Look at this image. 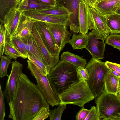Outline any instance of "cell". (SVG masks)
<instances>
[{"instance_id":"obj_37","label":"cell","mask_w":120,"mask_h":120,"mask_svg":"<svg viewBox=\"0 0 120 120\" xmlns=\"http://www.w3.org/2000/svg\"><path fill=\"white\" fill-rule=\"evenodd\" d=\"M84 120H100L97 115V109L96 106H93L91 107Z\"/></svg>"},{"instance_id":"obj_21","label":"cell","mask_w":120,"mask_h":120,"mask_svg":"<svg viewBox=\"0 0 120 120\" xmlns=\"http://www.w3.org/2000/svg\"><path fill=\"white\" fill-rule=\"evenodd\" d=\"M119 79L113 75L110 70L109 71L105 78V92L116 95L118 91Z\"/></svg>"},{"instance_id":"obj_42","label":"cell","mask_w":120,"mask_h":120,"mask_svg":"<svg viewBox=\"0 0 120 120\" xmlns=\"http://www.w3.org/2000/svg\"><path fill=\"white\" fill-rule=\"evenodd\" d=\"M110 70L111 73L114 75L119 78L120 77V73L112 69H111Z\"/></svg>"},{"instance_id":"obj_13","label":"cell","mask_w":120,"mask_h":120,"mask_svg":"<svg viewBox=\"0 0 120 120\" xmlns=\"http://www.w3.org/2000/svg\"><path fill=\"white\" fill-rule=\"evenodd\" d=\"M22 15L36 21H40L52 24L69 26L68 16L55 15L45 14L34 11L22 12Z\"/></svg>"},{"instance_id":"obj_40","label":"cell","mask_w":120,"mask_h":120,"mask_svg":"<svg viewBox=\"0 0 120 120\" xmlns=\"http://www.w3.org/2000/svg\"><path fill=\"white\" fill-rule=\"evenodd\" d=\"M41 3L46 5L53 7L55 6L56 4V0H38Z\"/></svg>"},{"instance_id":"obj_2","label":"cell","mask_w":120,"mask_h":120,"mask_svg":"<svg viewBox=\"0 0 120 120\" xmlns=\"http://www.w3.org/2000/svg\"><path fill=\"white\" fill-rule=\"evenodd\" d=\"M77 68L69 62L60 60L50 70L47 77L53 91L58 96L80 80Z\"/></svg>"},{"instance_id":"obj_49","label":"cell","mask_w":120,"mask_h":120,"mask_svg":"<svg viewBox=\"0 0 120 120\" xmlns=\"http://www.w3.org/2000/svg\"></svg>"},{"instance_id":"obj_1","label":"cell","mask_w":120,"mask_h":120,"mask_svg":"<svg viewBox=\"0 0 120 120\" xmlns=\"http://www.w3.org/2000/svg\"><path fill=\"white\" fill-rule=\"evenodd\" d=\"M9 118L13 120H31L39 110L49 104L37 85L23 73L18 78L14 98L8 103Z\"/></svg>"},{"instance_id":"obj_45","label":"cell","mask_w":120,"mask_h":120,"mask_svg":"<svg viewBox=\"0 0 120 120\" xmlns=\"http://www.w3.org/2000/svg\"><path fill=\"white\" fill-rule=\"evenodd\" d=\"M120 89V77L119 79V82L118 85V90Z\"/></svg>"},{"instance_id":"obj_27","label":"cell","mask_w":120,"mask_h":120,"mask_svg":"<svg viewBox=\"0 0 120 120\" xmlns=\"http://www.w3.org/2000/svg\"><path fill=\"white\" fill-rule=\"evenodd\" d=\"M36 11L45 14L55 15L68 16L69 17L71 14V12L67 9L57 4L52 8Z\"/></svg>"},{"instance_id":"obj_20","label":"cell","mask_w":120,"mask_h":120,"mask_svg":"<svg viewBox=\"0 0 120 120\" xmlns=\"http://www.w3.org/2000/svg\"><path fill=\"white\" fill-rule=\"evenodd\" d=\"M54 7L44 4L38 0H21L19 3L17 8L22 12L27 11L47 9Z\"/></svg>"},{"instance_id":"obj_29","label":"cell","mask_w":120,"mask_h":120,"mask_svg":"<svg viewBox=\"0 0 120 120\" xmlns=\"http://www.w3.org/2000/svg\"><path fill=\"white\" fill-rule=\"evenodd\" d=\"M28 53L27 58L31 61L43 74L47 75L51 70L46 65L30 53Z\"/></svg>"},{"instance_id":"obj_46","label":"cell","mask_w":120,"mask_h":120,"mask_svg":"<svg viewBox=\"0 0 120 120\" xmlns=\"http://www.w3.org/2000/svg\"><path fill=\"white\" fill-rule=\"evenodd\" d=\"M97 0L95 2V3L96 2H98V1H101V0Z\"/></svg>"},{"instance_id":"obj_36","label":"cell","mask_w":120,"mask_h":120,"mask_svg":"<svg viewBox=\"0 0 120 120\" xmlns=\"http://www.w3.org/2000/svg\"><path fill=\"white\" fill-rule=\"evenodd\" d=\"M77 76L79 80H87L89 78V74L86 68L81 66L77 67L76 68Z\"/></svg>"},{"instance_id":"obj_12","label":"cell","mask_w":120,"mask_h":120,"mask_svg":"<svg viewBox=\"0 0 120 120\" xmlns=\"http://www.w3.org/2000/svg\"><path fill=\"white\" fill-rule=\"evenodd\" d=\"M56 4L67 9L71 13L68 21L70 30L75 33L79 32L78 17L79 0H56Z\"/></svg>"},{"instance_id":"obj_16","label":"cell","mask_w":120,"mask_h":120,"mask_svg":"<svg viewBox=\"0 0 120 120\" xmlns=\"http://www.w3.org/2000/svg\"><path fill=\"white\" fill-rule=\"evenodd\" d=\"M35 23L45 44L53 55L59 56L61 51L56 44L44 22L36 21Z\"/></svg>"},{"instance_id":"obj_3","label":"cell","mask_w":120,"mask_h":120,"mask_svg":"<svg viewBox=\"0 0 120 120\" xmlns=\"http://www.w3.org/2000/svg\"><path fill=\"white\" fill-rule=\"evenodd\" d=\"M85 68L89 74L86 81L95 98L105 92L104 79L110 70L105 62L92 57L86 64Z\"/></svg>"},{"instance_id":"obj_7","label":"cell","mask_w":120,"mask_h":120,"mask_svg":"<svg viewBox=\"0 0 120 120\" xmlns=\"http://www.w3.org/2000/svg\"><path fill=\"white\" fill-rule=\"evenodd\" d=\"M11 64V71L8 77L5 89L3 92L4 96L8 103L14 98L18 78L23 73L22 64L17 61H13Z\"/></svg>"},{"instance_id":"obj_23","label":"cell","mask_w":120,"mask_h":120,"mask_svg":"<svg viewBox=\"0 0 120 120\" xmlns=\"http://www.w3.org/2000/svg\"><path fill=\"white\" fill-rule=\"evenodd\" d=\"M88 40V34H73L69 42L74 50L85 48Z\"/></svg>"},{"instance_id":"obj_31","label":"cell","mask_w":120,"mask_h":120,"mask_svg":"<svg viewBox=\"0 0 120 120\" xmlns=\"http://www.w3.org/2000/svg\"><path fill=\"white\" fill-rule=\"evenodd\" d=\"M67 105L60 104L57 108L49 111L50 120H60L63 112L66 108Z\"/></svg>"},{"instance_id":"obj_22","label":"cell","mask_w":120,"mask_h":120,"mask_svg":"<svg viewBox=\"0 0 120 120\" xmlns=\"http://www.w3.org/2000/svg\"><path fill=\"white\" fill-rule=\"evenodd\" d=\"M60 59L61 60L69 62L77 67L80 66L85 68L87 62L86 59L68 52H63Z\"/></svg>"},{"instance_id":"obj_48","label":"cell","mask_w":120,"mask_h":120,"mask_svg":"<svg viewBox=\"0 0 120 120\" xmlns=\"http://www.w3.org/2000/svg\"><path fill=\"white\" fill-rule=\"evenodd\" d=\"M95 1V2L97 0H94Z\"/></svg>"},{"instance_id":"obj_10","label":"cell","mask_w":120,"mask_h":120,"mask_svg":"<svg viewBox=\"0 0 120 120\" xmlns=\"http://www.w3.org/2000/svg\"><path fill=\"white\" fill-rule=\"evenodd\" d=\"M22 16V12L17 7L11 9L5 15L1 23L6 30V38H9L15 35Z\"/></svg>"},{"instance_id":"obj_28","label":"cell","mask_w":120,"mask_h":120,"mask_svg":"<svg viewBox=\"0 0 120 120\" xmlns=\"http://www.w3.org/2000/svg\"><path fill=\"white\" fill-rule=\"evenodd\" d=\"M8 38L15 47L24 56L25 59L27 58L28 53L22 39L15 36Z\"/></svg>"},{"instance_id":"obj_11","label":"cell","mask_w":120,"mask_h":120,"mask_svg":"<svg viewBox=\"0 0 120 120\" xmlns=\"http://www.w3.org/2000/svg\"><path fill=\"white\" fill-rule=\"evenodd\" d=\"M78 17L80 33L86 34L89 30L93 29L91 7L84 0H79Z\"/></svg>"},{"instance_id":"obj_24","label":"cell","mask_w":120,"mask_h":120,"mask_svg":"<svg viewBox=\"0 0 120 120\" xmlns=\"http://www.w3.org/2000/svg\"><path fill=\"white\" fill-rule=\"evenodd\" d=\"M106 16L107 25L110 33L120 34V15L114 13Z\"/></svg>"},{"instance_id":"obj_33","label":"cell","mask_w":120,"mask_h":120,"mask_svg":"<svg viewBox=\"0 0 120 120\" xmlns=\"http://www.w3.org/2000/svg\"><path fill=\"white\" fill-rule=\"evenodd\" d=\"M6 31L3 24L1 23L0 28V57L3 56L6 41Z\"/></svg>"},{"instance_id":"obj_47","label":"cell","mask_w":120,"mask_h":120,"mask_svg":"<svg viewBox=\"0 0 120 120\" xmlns=\"http://www.w3.org/2000/svg\"><path fill=\"white\" fill-rule=\"evenodd\" d=\"M118 92H119L120 93V89H119L118 90Z\"/></svg>"},{"instance_id":"obj_19","label":"cell","mask_w":120,"mask_h":120,"mask_svg":"<svg viewBox=\"0 0 120 120\" xmlns=\"http://www.w3.org/2000/svg\"><path fill=\"white\" fill-rule=\"evenodd\" d=\"M35 20L22 16L15 35L21 38H26L31 35Z\"/></svg>"},{"instance_id":"obj_8","label":"cell","mask_w":120,"mask_h":120,"mask_svg":"<svg viewBox=\"0 0 120 120\" xmlns=\"http://www.w3.org/2000/svg\"><path fill=\"white\" fill-rule=\"evenodd\" d=\"M44 22L56 44L61 51L71 39V34L68 30V26Z\"/></svg>"},{"instance_id":"obj_14","label":"cell","mask_w":120,"mask_h":120,"mask_svg":"<svg viewBox=\"0 0 120 120\" xmlns=\"http://www.w3.org/2000/svg\"><path fill=\"white\" fill-rule=\"evenodd\" d=\"M35 22L32 35L38 45L48 66L51 70L59 62V56L54 55L49 51L44 43Z\"/></svg>"},{"instance_id":"obj_25","label":"cell","mask_w":120,"mask_h":120,"mask_svg":"<svg viewBox=\"0 0 120 120\" xmlns=\"http://www.w3.org/2000/svg\"><path fill=\"white\" fill-rule=\"evenodd\" d=\"M21 0H0V20L1 23L5 15L11 9L16 8Z\"/></svg>"},{"instance_id":"obj_44","label":"cell","mask_w":120,"mask_h":120,"mask_svg":"<svg viewBox=\"0 0 120 120\" xmlns=\"http://www.w3.org/2000/svg\"><path fill=\"white\" fill-rule=\"evenodd\" d=\"M116 96L120 101V93L118 92Z\"/></svg>"},{"instance_id":"obj_15","label":"cell","mask_w":120,"mask_h":120,"mask_svg":"<svg viewBox=\"0 0 120 120\" xmlns=\"http://www.w3.org/2000/svg\"><path fill=\"white\" fill-rule=\"evenodd\" d=\"M92 30L88 34V40L85 49L92 57L99 59L104 58L105 45L104 41H99Z\"/></svg>"},{"instance_id":"obj_39","label":"cell","mask_w":120,"mask_h":120,"mask_svg":"<svg viewBox=\"0 0 120 120\" xmlns=\"http://www.w3.org/2000/svg\"><path fill=\"white\" fill-rule=\"evenodd\" d=\"M105 63L110 70H115L120 73V64L108 61H106Z\"/></svg>"},{"instance_id":"obj_41","label":"cell","mask_w":120,"mask_h":120,"mask_svg":"<svg viewBox=\"0 0 120 120\" xmlns=\"http://www.w3.org/2000/svg\"><path fill=\"white\" fill-rule=\"evenodd\" d=\"M91 8H93L95 3L94 0H84Z\"/></svg>"},{"instance_id":"obj_9","label":"cell","mask_w":120,"mask_h":120,"mask_svg":"<svg viewBox=\"0 0 120 120\" xmlns=\"http://www.w3.org/2000/svg\"><path fill=\"white\" fill-rule=\"evenodd\" d=\"M91 10L94 25L92 30L95 34L97 38L104 41L110 33L107 24L106 16L93 8H91Z\"/></svg>"},{"instance_id":"obj_17","label":"cell","mask_w":120,"mask_h":120,"mask_svg":"<svg viewBox=\"0 0 120 120\" xmlns=\"http://www.w3.org/2000/svg\"><path fill=\"white\" fill-rule=\"evenodd\" d=\"M120 6V0H104L96 2L93 8L106 16L115 13Z\"/></svg>"},{"instance_id":"obj_34","label":"cell","mask_w":120,"mask_h":120,"mask_svg":"<svg viewBox=\"0 0 120 120\" xmlns=\"http://www.w3.org/2000/svg\"><path fill=\"white\" fill-rule=\"evenodd\" d=\"M49 109L45 107L41 108L31 120H43L49 116Z\"/></svg>"},{"instance_id":"obj_35","label":"cell","mask_w":120,"mask_h":120,"mask_svg":"<svg viewBox=\"0 0 120 120\" xmlns=\"http://www.w3.org/2000/svg\"><path fill=\"white\" fill-rule=\"evenodd\" d=\"M4 97L2 91V87L0 84V120H4L5 116V108Z\"/></svg>"},{"instance_id":"obj_38","label":"cell","mask_w":120,"mask_h":120,"mask_svg":"<svg viewBox=\"0 0 120 120\" xmlns=\"http://www.w3.org/2000/svg\"><path fill=\"white\" fill-rule=\"evenodd\" d=\"M90 111L89 110L85 108L84 106L78 112L75 116L76 120H84Z\"/></svg>"},{"instance_id":"obj_5","label":"cell","mask_w":120,"mask_h":120,"mask_svg":"<svg viewBox=\"0 0 120 120\" xmlns=\"http://www.w3.org/2000/svg\"><path fill=\"white\" fill-rule=\"evenodd\" d=\"M95 102L100 120H120V101L116 95L105 92Z\"/></svg>"},{"instance_id":"obj_6","label":"cell","mask_w":120,"mask_h":120,"mask_svg":"<svg viewBox=\"0 0 120 120\" xmlns=\"http://www.w3.org/2000/svg\"><path fill=\"white\" fill-rule=\"evenodd\" d=\"M27 62V68L30 71L31 75L35 78L38 87L48 103L52 107L59 105L60 100L52 89L47 75L42 74L31 61L28 59Z\"/></svg>"},{"instance_id":"obj_32","label":"cell","mask_w":120,"mask_h":120,"mask_svg":"<svg viewBox=\"0 0 120 120\" xmlns=\"http://www.w3.org/2000/svg\"><path fill=\"white\" fill-rule=\"evenodd\" d=\"M106 44L120 51V34H111L105 39Z\"/></svg>"},{"instance_id":"obj_30","label":"cell","mask_w":120,"mask_h":120,"mask_svg":"<svg viewBox=\"0 0 120 120\" xmlns=\"http://www.w3.org/2000/svg\"><path fill=\"white\" fill-rule=\"evenodd\" d=\"M0 77L2 78L9 76L7 70L9 65L12 63L11 59L7 56H2L0 57Z\"/></svg>"},{"instance_id":"obj_26","label":"cell","mask_w":120,"mask_h":120,"mask_svg":"<svg viewBox=\"0 0 120 120\" xmlns=\"http://www.w3.org/2000/svg\"><path fill=\"white\" fill-rule=\"evenodd\" d=\"M4 53L11 59L20 57L25 59L24 56L15 47L9 38H6Z\"/></svg>"},{"instance_id":"obj_43","label":"cell","mask_w":120,"mask_h":120,"mask_svg":"<svg viewBox=\"0 0 120 120\" xmlns=\"http://www.w3.org/2000/svg\"><path fill=\"white\" fill-rule=\"evenodd\" d=\"M115 13L120 15V6L116 10Z\"/></svg>"},{"instance_id":"obj_18","label":"cell","mask_w":120,"mask_h":120,"mask_svg":"<svg viewBox=\"0 0 120 120\" xmlns=\"http://www.w3.org/2000/svg\"><path fill=\"white\" fill-rule=\"evenodd\" d=\"M22 39L25 44L26 49L28 53L31 54L48 66L38 45L32 35L22 38Z\"/></svg>"},{"instance_id":"obj_4","label":"cell","mask_w":120,"mask_h":120,"mask_svg":"<svg viewBox=\"0 0 120 120\" xmlns=\"http://www.w3.org/2000/svg\"><path fill=\"white\" fill-rule=\"evenodd\" d=\"M60 104H72L81 107L95 97L86 81L80 80L58 96Z\"/></svg>"}]
</instances>
